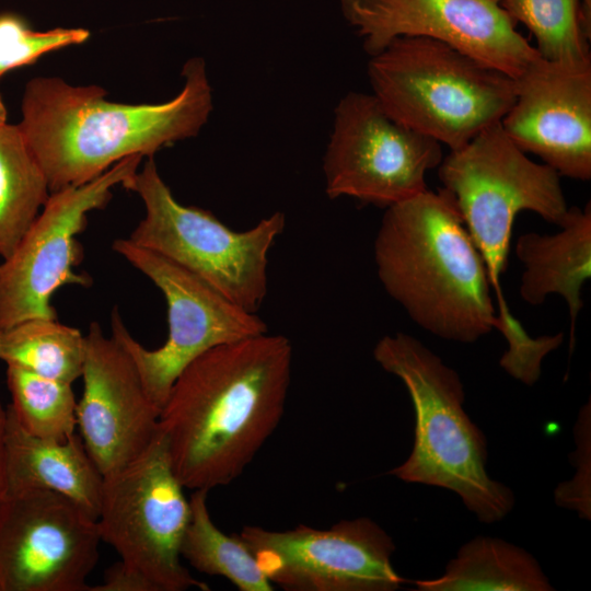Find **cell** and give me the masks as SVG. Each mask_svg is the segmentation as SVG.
<instances>
[{"mask_svg": "<svg viewBox=\"0 0 591 591\" xmlns=\"http://www.w3.org/2000/svg\"><path fill=\"white\" fill-rule=\"evenodd\" d=\"M134 154L99 177L50 193L13 253L0 264V329L32 317L57 318L51 297L65 285L89 286L73 268L81 262L77 235L88 213L112 198V188L132 176L142 160Z\"/></svg>", "mask_w": 591, "mask_h": 591, "instance_id": "11", "label": "cell"}, {"mask_svg": "<svg viewBox=\"0 0 591 591\" xmlns=\"http://www.w3.org/2000/svg\"><path fill=\"white\" fill-rule=\"evenodd\" d=\"M536 40L540 57L566 63L591 61L590 40L581 30L577 0H499Z\"/></svg>", "mask_w": 591, "mask_h": 591, "instance_id": "24", "label": "cell"}, {"mask_svg": "<svg viewBox=\"0 0 591 591\" xmlns=\"http://www.w3.org/2000/svg\"><path fill=\"white\" fill-rule=\"evenodd\" d=\"M96 519L58 493H7L0 502L3 591H89L99 559Z\"/></svg>", "mask_w": 591, "mask_h": 591, "instance_id": "13", "label": "cell"}, {"mask_svg": "<svg viewBox=\"0 0 591 591\" xmlns=\"http://www.w3.org/2000/svg\"><path fill=\"white\" fill-rule=\"evenodd\" d=\"M438 175L453 197L462 221L482 256L498 305L497 329L507 336L519 326L507 305L501 275L508 265L517 215L529 210L559 225L569 207L560 175L531 160L497 123L452 150Z\"/></svg>", "mask_w": 591, "mask_h": 591, "instance_id": "6", "label": "cell"}, {"mask_svg": "<svg viewBox=\"0 0 591 591\" xmlns=\"http://www.w3.org/2000/svg\"><path fill=\"white\" fill-rule=\"evenodd\" d=\"M372 94L398 123L457 150L500 123L515 99V80L461 50L401 36L370 56Z\"/></svg>", "mask_w": 591, "mask_h": 591, "instance_id": "5", "label": "cell"}, {"mask_svg": "<svg viewBox=\"0 0 591 591\" xmlns=\"http://www.w3.org/2000/svg\"><path fill=\"white\" fill-rule=\"evenodd\" d=\"M89 36L84 28L34 31L15 14H0V78L12 69L34 63L49 51L82 44Z\"/></svg>", "mask_w": 591, "mask_h": 591, "instance_id": "25", "label": "cell"}, {"mask_svg": "<svg viewBox=\"0 0 591 591\" xmlns=\"http://www.w3.org/2000/svg\"><path fill=\"white\" fill-rule=\"evenodd\" d=\"M373 253L384 290L426 332L470 344L498 327L486 267L443 187L385 208Z\"/></svg>", "mask_w": 591, "mask_h": 591, "instance_id": "3", "label": "cell"}, {"mask_svg": "<svg viewBox=\"0 0 591 591\" xmlns=\"http://www.w3.org/2000/svg\"><path fill=\"white\" fill-rule=\"evenodd\" d=\"M5 408L0 403V502L7 494L8 480H7V459H5V444H4V431H5Z\"/></svg>", "mask_w": 591, "mask_h": 591, "instance_id": "28", "label": "cell"}, {"mask_svg": "<svg viewBox=\"0 0 591 591\" xmlns=\"http://www.w3.org/2000/svg\"><path fill=\"white\" fill-rule=\"evenodd\" d=\"M341 14L369 56L401 36L448 44L519 77L538 56L499 0H340Z\"/></svg>", "mask_w": 591, "mask_h": 591, "instance_id": "14", "label": "cell"}, {"mask_svg": "<svg viewBox=\"0 0 591 591\" xmlns=\"http://www.w3.org/2000/svg\"><path fill=\"white\" fill-rule=\"evenodd\" d=\"M515 99L500 124L525 153L560 176L591 178V61L535 57L515 79Z\"/></svg>", "mask_w": 591, "mask_h": 591, "instance_id": "15", "label": "cell"}, {"mask_svg": "<svg viewBox=\"0 0 591 591\" xmlns=\"http://www.w3.org/2000/svg\"><path fill=\"white\" fill-rule=\"evenodd\" d=\"M1 258V257H0ZM0 264H1V260H0Z\"/></svg>", "mask_w": 591, "mask_h": 591, "instance_id": "32", "label": "cell"}, {"mask_svg": "<svg viewBox=\"0 0 591 591\" xmlns=\"http://www.w3.org/2000/svg\"><path fill=\"white\" fill-rule=\"evenodd\" d=\"M50 195L18 125L0 126V257H9Z\"/></svg>", "mask_w": 591, "mask_h": 591, "instance_id": "20", "label": "cell"}, {"mask_svg": "<svg viewBox=\"0 0 591 591\" xmlns=\"http://www.w3.org/2000/svg\"><path fill=\"white\" fill-rule=\"evenodd\" d=\"M89 591H154L152 586L139 573L127 568L120 560L111 566L102 583Z\"/></svg>", "mask_w": 591, "mask_h": 591, "instance_id": "27", "label": "cell"}, {"mask_svg": "<svg viewBox=\"0 0 591 591\" xmlns=\"http://www.w3.org/2000/svg\"><path fill=\"white\" fill-rule=\"evenodd\" d=\"M591 409L590 402L580 409L575 427L576 451L573 465L577 467L575 477L567 483L559 484L555 490V500L558 506L575 510L581 518H591Z\"/></svg>", "mask_w": 591, "mask_h": 591, "instance_id": "26", "label": "cell"}, {"mask_svg": "<svg viewBox=\"0 0 591 591\" xmlns=\"http://www.w3.org/2000/svg\"><path fill=\"white\" fill-rule=\"evenodd\" d=\"M577 1L582 33L588 40H591V0Z\"/></svg>", "mask_w": 591, "mask_h": 591, "instance_id": "29", "label": "cell"}, {"mask_svg": "<svg viewBox=\"0 0 591 591\" xmlns=\"http://www.w3.org/2000/svg\"><path fill=\"white\" fill-rule=\"evenodd\" d=\"M190 518L189 499L176 477L160 425L149 447L103 476L97 528L120 561L154 591H208L182 564L181 546Z\"/></svg>", "mask_w": 591, "mask_h": 591, "instance_id": "8", "label": "cell"}, {"mask_svg": "<svg viewBox=\"0 0 591 591\" xmlns=\"http://www.w3.org/2000/svg\"><path fill=\"white\" fill-rule=\"evenodd\" d=\"M555 234L524 233L519 236L515 255L524 270L520 296L531 305H540L549 294L567 303L570 341L577 317L583 306L581 290L591 276V205L570 207Z\"/></svg>", "mask_w": 591, "mask_h": 591, "instance_id": "18", "label": "cell"}, {"mask_svg": "<svg viewBox=\"0 0 591 591\" xmlns=\"http://www.w3.org/2000/svg\"><path fill=\"white\" fill-rule=\"evenodd\" d=\"M419 591H551L537 560L500 538L476 536L464 544L442 576L415 581Z\"/></svg>", "mask_w": 591, "mask_h": 591, "instance_id": "19", "label": "cell"}, {"mask_svg": "<svg viewBox=\"0 0 591 591\" xmlns=\"http://www.w3.org/2000/svg\"><path fill=\"white\" fill-rule=\"evenodd\" d=\"M5 120H7V109L2 101V97L0 95V126L5 124Z\"/></svg>", "mask_w": 591, "mask_h": 591, "instance_id": "30", "label": "cell"}, {"mask_svg": "<svg viewBox=\"0 0 591 591\" xmlns=\"http://www.w3.org/2000/svg\"><path fill=\"white\" fill-rule=\"evenodd\" d=\"M0 591H3L1 580H0Z\"/></svg>", "mask_w": 591, "mask_h": 591, "instance_id": "31", "label": "cell"}, {"mask_svg": "<svg viewBox=\"0 0 591 591\" xmlns=\"http://www.w3.org/2000/svg\"><path fill=\"white\" fill-rule=\"evenodd\" d=\"M237 534L267 579L288 591H394L406 582L391 563L392 537L367 517L322 530L245 525Z\"/></svg>", "mask_w": 591, "mask_h": 591, "instance_id": "12", "label": "cell"}, {"mask_svg": "<svg viewBox=\"0 0 591 591\" xmlns=\"http://www.w3.org/2000/svg\"><path fill=\"white\" fill-rule=\"evenodd\" d=\"M442 159V144L395 120L372 93L349 92L335 108L325 192L387 208L426 190Z\"/></svg>", "mask_w": 591, "mask_h": 591, "instance_id": "10", "label": "cell"}, {"mask_svg": "<svg viewBox=\"0 0 591 591\" xmlns=\"http://www.w3.org/2000/svg\"><path fill=\"white\" fill-rule=\"evenodd\" d=\"M113 250L146 275L166 301L169 335L157 349L144 348L131 336L117 308L111 315L112 336L131 357L147 395L160 410L174 381L194 359L213 347L268 332L257 313L176 263L128 239L115 240Z\"/></svg>", "mask_w": 591, "mask_h": 591, "instance_id": "9", "label": "cell"}, {"mask_svg": "<svg viewBox=\"0 0 591 591\" xmlns=\"http://www.w3.org/2000/svg\"><path fill=\"white\" fill-rule=\"evenodd\" d=\"M85 336L77 404V428L90 456L104 475L138 457L159 430L160 409L146 393L129 354L97 322Z\"/></svg>", "mask_w": 591, "mask_h": 591, "instance_id": "16", "label": "cell"}, {"mask_svg": "<svg viewBox=\"0 0 591 591\" xmlns=\"http://www.w3.org/2000/svg\"><path fill=\"white\" fill-rule=\"evenodd\" d=\"M292 346L268 332L204 352L178 374L160 410L173 471L190 490L234 482L278 427Z\"/></svg>", "mask_w": 591, "mask_h": 591, "instance_id": "1", "label": "cell"}, {"mask_svg": "<svg viewBox=\"0 0 591 591\" xmlns=\"http://www.w3.org/2000/svg\"><path fill=\"white\" fill-rule=\"evenodd\" d=\"M373 357L403 381L416 418L413 450L389 474L457 494L482 522L505 518L513 508L514 496L486 471V439L463 408L465 393L457 372L405 333L383 336Z\"/></svg>", "mask_w": 591, "mask_h": 591, "instance_id": "4", "label": "cell"}, {"mask_svg": "<svg viewBox=\"0 0 591 591\" xmlns=\"http://www.w3.org/2000/svg\"><path fill=\"white\" fill-rule=\"evenodd\" d=\"M184 86L159 104L105 100L97 85L74 86L59 78H35L25 88L18 125L42 167L50 193L83 185L120 160L153 157L167 144L196 136L212 109L202 58L184 65Z\"/></svg>", "mask_w": 591, "mask_h": 591, "instance_id": "2", "label": "cell"}, {"mask_svg": "<svg viewBox=\"0 0 591 591\" xmlns=\"http://www.w3.org/2000/svg\"><path fill=\"white\" fill-rule=\"evenodd\" d=\"M7 493L44 489L74 501L97 519L103 474L76 433L59 441L27 433L7 407Z\"/></svg>", "mask_w": 591, "mask_h": 591, "instance_id": "17", "label": "cell"}, {"mask_svg": "<svg viewBox=\"0 0 591 591\" xmlns=\"http://www.w3.org/2000/svg\"><path fill=\"white\" fill-rule=\"evenodd\" d=\"M208 493L193 490L189 498L190 518L182 541V558L199 572L228 579L240 591L274 590L239 534L228 535L213 523Z\"/></svg>", "mask_w": 591, "mask_h": 591, "instance_id": "22", "label": "cell"}, {"mask_svg": "<svg viewBox=\"0 0 591 591\" xmlns=\"http://www.w3.org/2000/svg\"><path fill=\"white\" fill-rule=\"evenodd\" d=\"M85 336L57 318L32 317L0 329V360L72 384L81 378Z\"/></svg>", "mask_w": 591, "mask_h": 591, "instance_id": "21", "label": "cell"}, {"mask_svg": "<svg viewBox=\"0 0 591 591\" xmlns=\"http://www.w3.org/2000/svg\"><path fill=\"white\" fill-rule=\"evenodd\" d=\"M123 187L139 195L144 217L128 237L192 271L229 300L257 313L268 290V255L283 232L276 211L246 231H234L210 211L178 202L153 157Z\"/></svg>", "mask_w": 591, "mask_h": 591, "instance_id": "7", "label": "cell"}, {"mask_svg": "<svg viewBox=\"0 0 591 591\" xmlns=\"http://www.w3.org/2000/svg\"><path fill=\"white\" fill-rule=\"evenodd\" d=\"M8 406L27 433L51 440H66L76 433L77 399L70 383L7 366Z\"/></svg>", "mask_w": 591, "mask_h": 591, "instance_id": "23", "label": "cell"}]
</instances>
